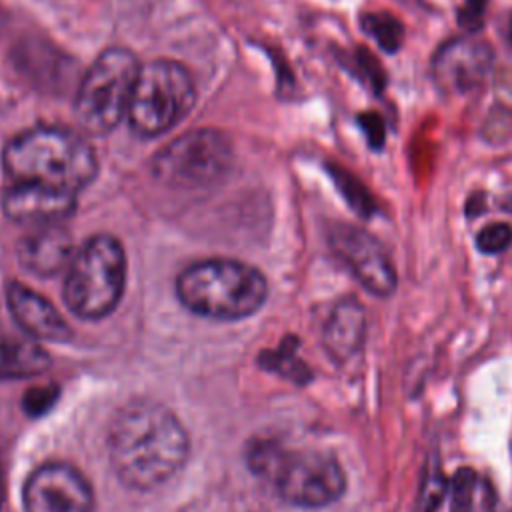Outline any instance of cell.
<instances>
[{
  "label": "cell",
  "instance_id": "6da1fadb",
  "mask_svg": "<svg viewBox=\"0 0 512 512\" xmlns=\"http://www.w3.org/2000/svg\"><path fill=\"white\" fill-rule=\"evenodd\" d=\"M190 450L188 434L172 410L152 400L124 406L108 430V458L130 488L152 490L172 480Z\"/></svg>",
  "mask_w": 512,
  "mask_h": 512
},
{
  "label": "cell",
  "instance_id": "7a4b0ae2",
  "mask_svg": "<svg viewBox=\"0 0 512 512\" xmlns=\"http://www.w3.org/2000/svg\"><path fill=\"white\" fill-rule=\"evenodd\" d=\"M10 182L40 184L78 194L98 174V158L84 136L68 128L38 126L14 136L2 154Z\"/></svg>",
  "mask_w": 512,
  "mask_h": 512
},
{
  "label": "cell",
  "instance_id": "3957f363",
  "mask_svg": "<svg viewBox=\"0 0 512 512\" xmlns=\"http://www.w3.org/2000/svg\"><path fill=\"white\" fill-rule=\"evenodd\" d=\"M246 462L256 476L276 488L282 500L294 506H328L346 490L342 466L320 450H288L274 440H256L248 448Z\"/></svg>",
  "mask_w": 512,
  "mask_h": 512
},
{
  "label": "cell",
  "instance_id": "277c9868",
  "mask_svg": "<svg viewBox=\"0 0 512 512\" xmlns=\"http://www.w3.org/2000/svg\"><path fill=\"white\" fill-rule=\"evenodd\" d=\"M180 302L210 320H240L252 316L266 300L264 274L230 258H208L186 266L176 278Z\"/></svg>",
  "mask_w": 512,
  "mask_h": 512
},
{
  "label": "cell",
  "instance_id": "5b68a950",
  "mask_svg": "<svg viewBox=\"0 0 512 512\" xmlns=\"http://www.w3.org/2000/svg\"><path fill=\"white\" fill-rule=\"evenodd\" d=\"M126 282L122 244L110 234H96L78 248L68 264L64 302L82 320H100L120 302Z\"/></svg>",
  "mask_w": 512,
  "mask_h": 512
},
{
  "label": "cell",
  "instance_id": "8992f818",
  "mask_svg": "<svg viewBox=\"0 0 512 512\" xmlns=\"http://www.w3.org/2000/svg\"><path fill=\"white\" fill-rule=\"evenodd\" d=\"M140 66L120 46L104 50L80 78L74 98L76 118L92 134H106L128 114Z\"/></svg>",
  "mask_w": 512,
  "mask_h": 512
},
{
  "label": "cell",
  "instance_id": "52a82bcc",
  "mask_svg": "<svg viewBox=\"0 0 512 512\" xmlns=\"http://www.w3.org/2000/svg\"><path fill=\"white\" fill-rule=\"evenodd\" d=\"M194 102L192 74L180 62L152 60L140 66L126 118L136 134L154 138L184 120Z\"/></svg>",
  "mask_w": 512,
  "mask_h": 512
},
{
  "label": "cell",
  "instance_id": "ba28073f",
  "mask_svg": "<svg viewBox=\"0 0 512 512\" xmlns=\"http://www.w3.org/2000/svg\"><path fill=\"white\" fill-rule=\"evenodd\" d=\"M232 166L230 138L216 128H194L174 138L152 158V174L172 188H204Z\"/></svg>",
  "mask_w": 512,
  "mask_h": 512
},
{
  "label": "cell",
  "instance_id": "9c48e42d",
  "mask_svg": "<svg viewBox=\"0 0 512 512\" xmlns=\"http://www.w3.org/2000/svg\"><path fill=\"white\" fill-rule=\"evenodd\" d=\"M328 242L368 292L384 298L396 290V270L376 236L352 224H336L328 232Z\"/></svg>",
  "mask_w": 512,
  "mask_h": 512
},
{
  "label": "cell",
  "instance_id": "30bf717a",
  "mask_svg": "<svg viewBox=\"0 0 512 512\" xmlns=\"http://www.w3.org/2000/svg\"><path fill=\"white\" fill-rule=\"evenodd\" d=\"M88 480L66 462L38 466L24 484L26 512H92Z\"/></svg>",
  "mask_w": 512,
  "mask_h": 512
},
{
  "label": "cell",
  "instance_id": "8fae6325",
  "mask_svg": "<svg viewBox=\"0 0 512 512\" xmlns=\"http://www.w3.org/2000/svg\"><path fill=\"white\" fill-rule=\"evenodd\" d=\"M490 66V46L478 38L464 36L444 44L432 60L434 78L448 94H468L480 88Z\"/></svg>",
  "mask_w": 512,
  "mask_h": 512
},
{
  "label": "cell",
  "instance_id": "7c38bea8",
  "mask_svg": "<svg viewBox=\"0 0 512 512\" xmlns=\"http://www.w3.org/2000/svg\"><path fill=\"white\" fill-rule=\"evenodd\" d=\"M4 214L20 224L50 226L66 220L76 208V194L28 184V182H10L2 196Z\"/></svg>",
  "mask_w": 512,
  "mask_h": 512
},
{
  "label": "cell",
  "instance_id": "4fadbf2b",
  "mask_svg": "<svg viewBox=\"0 0 512 512\" xmlns=\"http://www.w3.org/2000/svg\"><path fill=\"white\" fill-rule=\"evenodd\" d=\"M6 302L16 324L34 340L64 342L72 330L56 306L30 286L12 280L6 288Z\"/></svg>",
  "mask_w": 512,
  "mask_h": 512
},
{
  "label": "cell",
  "instance_id": "5bb4252c",
  "mask_svg": "<svg viewBox=\"0 0 512 512\" xmlns=\"http://www.w3.org/2000/svg\"><path fill=\"white\" fill-rule=\"evenodd\" d=\"M72 236L58 224L40 226L18 246V258L36 276H52L66 268L74 256Z\"/></svg>",
  "mask_w": 512,
  "mask_h": 512
},
{
  "label": "cell",
  "instance_id": "9a60e30c",
  "mask_svg": "<svg viewBox=\"0 0 512 512\" xmlns=\"http://www.w3.org/2000/svg\"><path fill=\"white\" fill-rule=\"evenodd\" d=\"M366 340V310L356 298H342L330 312L322 342L334 362L354 358Z\"/></svg>",
  "mask_w": 512,
  "mask_h": 512
},
{
  "label": "cell",
  "instance_id": "2e32d148",
  "mask_svg": "<svg viewBox=\"0 0 512 512\" xmlns=\"http://www.w3.org/2000/svg\"><path fill=\"white\" fill-rule=\"evenodd\" d=\"M50 368L48 352L38 340L0 330V380L32 378Z\"/></svg>",
  "mask_w": 512,
  "mask_h": 512
},
{
  "label": "cell",
  "instance_id": "e0dca14e",
  "mask_svg": "<svg viewBox=\"0 0 512 512\" xmlns=\"http://www.w3.org/2000/svg\"><path fill=\"white\" fill-rule=\"evenodd\" d=\"M362 28L374 38V42L388 54H394L404 40V28L392 14H364Z\"/></svg>",
  "mask_w": 512,
  "mask_h": 512
},
{
  "label": "cell",
  "instance_id": "ac0fdd59",
  "mask_svg": "<svg viewBox=\"0 0 512 512\" xmlns=\"http://www.w3.org/2000/svg\"><path fill=\"white\" fill-rule=\"evenodd\" d=\"M328 172H330L336 188L344 196V200L350 204V208L356 214H360L362 218H368L374 212V200H372L370 192L366 190V186L354 174L346 172L340 166H328Z\"/></svg>",
  "mask_w": 512,
  "mask_h": 512
},
{
  "label": "cell",
  "instance_id": "d6986e66",
  "mask_svg": "<svg viewBox=\"0 0 512 512\" xmlns=\"http://www.w3.org/2000/svg\"><path fill=\"white\" fill-rule=\"evenodd\" d=\"M446 492H448V480L444 478L438 466H432L430 470L424 472V478L420 482L414 512H438Z\"/></svg>",
  "mask_w": 512,
  "mask_h": 512
},
{
  "label": "cell",
  "instance_id": "ffe728a7",
  "mask_svg": "<svg viewBox=\"0 0 512 512\" xmlns=\"http://www.w3.org/2000/svg\"><path fill=\"white\" fill-rule=\"evenodd\" d=\"M478 478L474 470L460 468L450 480V512H472Z\"/></svg>",
  "mask_w": 512,
  "mask_h": 512
},
{
  "label": "cell",
  "instance_id": "44dd1931",
  "mask_svg": "<svg viewBox=\"0 0 512 512\" xmlns=\"http://www.w3.org/2000/svg\"><path fill=\"white\" fill-rule=\"evenodd\" d=\"M512 228L506 222H494L484 226L476 236V246L484 254H496L510 246Z\"/></svg>",
  "mask_w": 512,
  "mask_h": 512
},
{
  "label": "cell",
  "instance_id": "7402d4cb",
  "mask_svg": "<svg viewBox=\"0 0 512 512\" xmlns=\"http://www.w3.org/2000/svg\"><path fill=\"white\" fill-rule=\"evenodd\" d=\"M486 4L488 0H464L458 8V26L468 34L478 32L484 24Z\"/></svg>",
  "mask_w": 512,
  "mask_h": 512
},
{
  "label": "cell",
  "instance_id": "603a6c76",
  "mask_svg": "<svg viewBox=\"0 0 512 512\" xmlns=\"http://www.w3.org/2000/svg\"><path fill=\"white\" fill-rule=\"evenodd\" d=\"M358 124L368 140V146L372 150H382L384 142H386V126H384V118L376 112H364L358 116Z\"/></svg>",
  "mask_w": 512,
  "mask_h": 512
},
{
  "label": "cell",
  "instance_id": "cb8c5ba5",
  "mask_svg": "<svg viewBox=\"0 0 512 512\" xmlns=\"http://www.w3.org/2000/svg\"><path fill=\"white\" fill-rule=\"evenodd\" d=\"M356 64H358V68L362 70V76L370 82V86H372L376 92H380V90L384 88V84H386V74H384V70L380 68V62H378L370 52L358 50V52H356Z\"/></svg>",
  "mask_w": 512,
  "mask_h": 512
},
{
  "label": "cell",
  "instance_id": "d4e9b609",
  "mask_svg": "<svg viewBox=\"0 0 512 512\" xmlns=\"http://www.w3.org/2000/svg\"><path fill=\"white\" fill-rule=\"evenodd\" d=\"M4 494H6V482H4V472L0 466V512H2V504H4Z\"/></svg>",
  "mask_w": 512,
  "mask_h": 512
},
{
  "label": "cell",
  "instance_id": "484cf974",
  "mask_svg": "<svg viewBox=\"0 0 512 512\" xmlns=\"http://www.w3.org/2000/svg\"><path fill=\"white\" fill-rule=\"evenodd\" d=\"M510 40H512V20H510Z\"/></svg>",
  "mask_w": 512,
  "mask_h": 512
},
{
  "label": "cell",
  "instance_id": "4316f807",
  "mask_svg": "<svg viewBox=\"0 0 512 512\" xmlns=\"http://www.w3.org/2000/svg\"><path fill=\"white\" fill-rule=\"evenodd\" d=\"M0 26H2V10H0Z\"/></svg>",
  "mask_w": 512,
  "mask_h": 512
}]
</instances>
